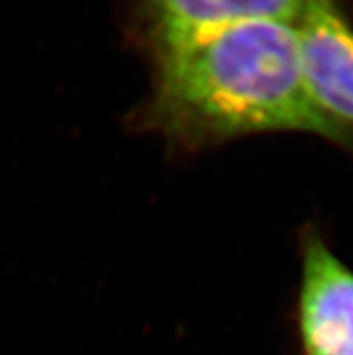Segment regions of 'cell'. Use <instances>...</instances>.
<instances>
[{
    "mask_svg": "<svg viewBox=\"0 0 353 355\" xmlns=\"http://www.w3.org/2000/svg\"><path fill=\"white\" fill-rule=\"evenodd\" d=\"M144 123L186 146L265 132H304L353 146L304 89L294 24L252 20L155 54Z\"/></svg>",
    "mask_w": 353,
    "mask_h": 355,
    "instance_id": "obj_1",
    "label": "cell"
},
{
    "mask_svg": "<svg viewBox=\"0 0 353 355\" xmlns=\"http://www.w3.org/2000/svg\"><path fill=\"white\" fill-rule=\"evenodd\" d=\"M294 29L310 99L327 119L353 132V26L341 0H301Z\"/></svg>",
    "mask_w": 353,
    "mask_h": 355,
    "instance_id": "obj_2",
    "label": "cell"
},
{
    "mask_svg": "<svg viewBox=\"0 0 353 355\" xmlns=\"http://www.w3.org/2000/svg\"><path fill=\"white\" fill-rule=\"evenodd\" d=\"M295 318L303 355H353V270L316 227L301 240Z\"/></svg>",
    "mask_w": 353,
    "mask_h": 355,
    "instance_id": "obj_3",
    "label": "cell"
},
{
    "mask_svg": "<svg viewBox=\"0 0 353 355\" xmlns=\"http://www.w3.org/2000/svg\"><path fill=\"white\" fill-rule=\"evenodd\" d=\"M153 56L252 20L295 22L301 0H137Z\"/></svg>",
    "mask_w": 353,
    "mask_h": 355,
    "instance_id": "obj_4",
    "label": "cell"
}]
</instances>
